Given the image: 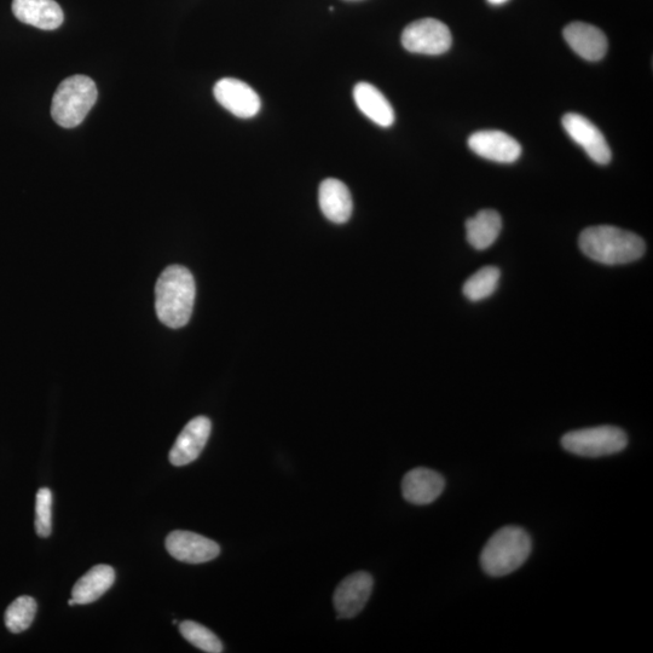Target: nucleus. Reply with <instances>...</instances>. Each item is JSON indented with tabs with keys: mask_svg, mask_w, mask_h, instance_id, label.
<instances>
[{
	"mask_svg": "<svg viewBox=\"0 0 653 653\" xmlns=\"http://www.w3.org/2000/svg\"><path fill=\"white\" fill-rule=\"evenodd\" d=\"M488 2L493 5H501L507 3L508 0H488Z\"/></svg>",
	"mask_w": 653,
	"mask_h": 653,
	"instance_id": "b1692460",
	"label": "nucleus"
},
{
	"mask_svg": "<svg viewBox=\"0 0 653 653\" xmlns=\"http://www.w3.org/2000/svg\"><path fill=\"white\" fill-rule=\"evenodd\" d=\"M213 95L223 108L241 119L256 117L262 106L257 92L239 79L219 80L213 88Z\"/></svg>",
	"mask_w": 653,
	"mask_h": 653,
	"instance_id": "1a4fd4ad",
	"label": "nucleus"
},
{
	"mask_svg": "<svg viewBox=\"0 0 653 653\" xmlns=\"http://www.w3.org/2000/svg\"><path fill=\"white\" fill-rule=\"evenodd\" d=\"M562 123L566 134L585 150L594 163L599 165L610 163L612 155L609 144L592 121L581 114L568 113L564 115Z\"/></svg>",
	"mask_w": 653,
	"mask_h": 653,
	"instance_id": "0eeeda50",
	"label": "nucleus"
},
{
	"mask_svg": "<svg viewBox=\"0 0 653 653\" xmlns=\"http://www.w3.org/2000/svg\"><path fill=\"white\" fill-rule=\"evenodd\" d=\"M502 219L494 210H482L466 222L467 241L478 251L487 250L498 240Z\"/></svg>",
	"mask_w": 653,
	"mask_h": 653,
	"instance_id": "6ab92c4d",
	"label": "nucleus"
},
{
	"mask_svg": "<svg viewBox=\"0 0 653 653\" xmlns=\"http://www.w3.org/2000/svg\"><path fill=\"white\" fill-rule=\"evenodd\" d=\"M319 202L323 215L328 221L337 224L348 222L354 210L349 188L335 178L325 179L321 183Z\"/></svg>",
	"mask_w": 653,
	"mask_h": 653,
	"instance_id": "dca6fc26",
	"label": "nucleus"
},
{
	"mask_svg": "<svg viewBox=\"0 0 653 653\" xmlns=\"http://www.w3.org/2000/svg\"><path fill=\"white\" fill-rule=\"evenodd\" d=\"M13 13L17 20L44 31L59 28L65 15L55 0H14Z\"/></svg>",
	"mask_w": 653,
	"mask_h": 653,
	"instance_id": "2eb2a0df",
	"label": "nucleus"
},
{
	"mask_svg": "<svg viewBox=\"0 0 653 653\" xmlns=\"http://www.w3.org/2000/svg\"><path fill=\"white\" fill-rule=\"evenodd\" d=\"M212 430L211 420L206 416H196L179 433L171 449L169 459L173 466H186L199 458Z\"/></svg>",
	"mask_w": 653,
	"mask_h": 653,
	"instance_id": "f8f14e48",
	"label": "nucleus"
},
{
	"mask_svg": "<svg viewBox=\"0 0 653 653\" xmlns=\"http://www.w3.org/2000/svg\"><path fill=\"white\" fill-rule=\"evenodd\" d=\"M196 286L192 273L181 265H172L160 275L155 286V310L158 319L170 328H182L192 317Z\"/></svg>",
	"mask_w": 653,
	"mask_h": 653,
	"instance_id": "f257e3e1",
	"label": "nucleus"
},
{
	"mask_svg": "<svg viewBox=\"0 0 653 653\" xmlns=\"http://www.w3.org/2000/svg\"><path fill=\"white\" fill-rule=\"evenodd\" d=\"M628 437L620 427L604 425L566 433L562 446L582 458H602L626 449Z\"/></svg>",
	"mask_w": 653,
	"mask_h": 653,
	"instance_id": "39448f33",
	"label": "nucleus"
},
{
	"mask_svg": "<svg viewBox=\"0 0 653 653\" xmlns=\"http://www.w3.org/2000/svg\"><path fill=\"white\" fill-rule=\"evenodd\" d=\"M179 632L183 638L204 652L208 653H221L223 652V644L217 635L210 631V629L201 626V624L193 621H184L179 624Z\"/></svg>",
	"mask_w": 653,
	"mask_h": 653,
	"instance_id": "4be33fe9",
	"label": "nucleus"
},
{
	"mask_svg": "<svg viewBox=\"0 0 653 653\" xmlns=\"http://www.w3.org/2000/svg\"><path fill=\"white\" fill-rule=\"evenodd\" d=\"M68 605L69 606H74V605H77V603H75V600L72 598L71 600H68Z\"/></svg>",
	"mask_w": 653,
	"mask_h": 653,
	"instance_id": "393cba45",
	"label": "nucleus"
},
{
	"mask_svg": "<svg viewBox=\"0 0 653 653\" xmlns=\"http://www.w3.org/2000/svg\"><path fill=\"white\" fill-rule=\"evenodd\" d=\"M468 147L481 158L500 164H512L522 155L518 141L499 130L475 132L468 138Z\"/></svg>",
	"mask_w": 653,
	"mask_h": 653,
	"instance_id": "9b49d317",
	"label": "nucleus"
},
{
	"mask_svg": "<svg viewBox=\"0 0 653 653\" xmlns=\"http://www.w3.org/2000/svg\"><path fill=\"white\" fill-rule=\"evenodd\" d=\"M564 39L582 59L597 62L604 59L609 43L603 31L585 22H572L564 28Z\"/></svg>",
	"mask_w": 653,
	"mask_h": 653,
	"instance_id": "4468645a",
	"label": "nucleus"
},
{
	"mask_svg": "<svg viewBox=\"0 0 653 653\" xmlns=\"http://www.w3.org/2000/svg\"><path fill=\"white\" fill-rule=\"evenodd\" d=\"M37 614V602L28 595L14 600L5 611V626L11 633L19 634L27 631L32 626Z\"/></svg>",
	"mask_w": 653,
	"mask_h": 653,
	"instance_id": "412c9836",
	"label": "nucleus"
},
{
	"mask_svg": "<svg viewBox=\"0 0 653 653\" xmlns=\"http://www.w3.org/2000/svg\"><path fill=\"white\" fill-rule=\"evenodd\" d=\"M500 277L501 273L498 268H482L465 282L462 292L471 302H481V300L493 296L499 286Z\"/></svg>",
	"mask_w": 653,
	"mask_h": 653,
	"instance_id": "aec40b11",
	"label": "nucleus"
},
{
	"mask_svg": "<svg viewBox=\"0 0 653 653\" xmlns=\"http://www.w3.org/2000/svg\"><path fill=\"white\" fill-rule=\"evenodd\" d=\"M97 86L85 75H73L60 84L51 104V117L65 129L83 123L97 101Z\"/></svg>",
	"mask_w": 653,
	"mask_h": 653,
	"instance_id": "20e7f679",
	"label": "nucleus"
},
{
	"mask_svg": "<svg viewBox=\"0 0 653 653\" xmlns=\"http://www.w3.org/2000/svg\"><path fill=\"white\" fill-rule=\"evenodd\" d=\"M52 493L49 488L38 490L36 500V530L43 539L51 535L52 530Z\"/></svg>",
	"mask_w": 653,
	"mask_h": 653,
	"instance_id": "5701e85b",
	"label": "nucleus"
},
{
	"mask_svg": "<svg viewBox=\"0 0 653 653\" xmlns=\"http://www.w3.org/2000/svg\"><path fill=\"white\" fill-rule=\"evenodd\" d=\"M446 488L441 473L419 467L409 471L402 481V494L410 504L429 505L436 501Z\"/></svg>",
	"mask_w": 653,
	"mask_h": 653,
	"instance_id": "ddd939ff",
	"label": "nucleus"
},
{
	"mask_svg": "<svg viewBox=\"0 0 653 653\" xmlns=\"http://www.w3.org/2000/svg\"><path fill=\"white\" fill-rule=\"evenodd\" d=\"M166 550L179 562L202 564L221 554L218 543L192 531L176 530L166 537Z\"/></svg>",
	"mask_w": 653,
	"mask_h": 653,
	"instance_id": "6e6552de",
	"label": "nucleus"
},
{
	"mask_svg": "<svg viewBox=\"0 0 653 653\" xmlns=\"http://www.w3.org/2000/svg\"><path fill=\"white\" fill-rule=\"evenodd\" d=\"M452 33L446 23L423 19L410 23L402 33L403 48L413 54L442 55L452 46Z\"/></svg>",
	"mask_w": 653,
	"mask_h": 653,
	"instance_id": "423d86ee",
	"label": "nucleus"
},
{
	"mask_svg": "<svg viewBox=\"0 0 653 653\" xmlns=\"http://www.w3.org/2000/svg\"><path fill=\"white\" fill-rule=\"evenodd\" d=\"M354 98L358 109L373 123L381 127L394 125V108L374 85L364 82L358 83L354 89Z\"/></svg>",
	"mask_w": 653,
	"mask_h": 653,
	"instance_id": "f3484780",
	"label": "nucleus"
},
{
	"mask_svg": "<svg viewBox=\"0 0 653 653\" xmlns=\"http://www.w3.org/2000/svg\"><path fill=\"white\" fill-rule=\"evenodd\" d=\"M579 245L589 259L604 265L635 262L644 256L646 250L644 240L637 234L611 225H597L583 230Z\"/></svg>",
	"mask_w": 653,
	"mask_h": 653,
	"instance_id": "f03ea898",
	"label": "nucleus"
},
{
	"mask_svg": "<svg viewBox=\"0 0 653 653\" xmlns=\"http://www.w3.org/2000/svg\"><path fill=\"white\" fill-rule=\"evenodd\" d=\"M115 571L109 565H96L79 579L72 589L77 605H88L100 599L114 585Z\"/></svg>",
	"mask_w": 653,
	"mask_h": 653,
	"instance_id": "a211bd4d",
	"label": "nucleus"
},
{
	"mask_svg": "<svg viewBox=\"0 0 653 653\" xmlns=\"http://www.w3.org/2000/svg\"><path fill=\"white\" fill-rule=\"evenodd\" d=\"M374 581L368 572L360 571L346 577L335 589L333 603L339 618H354L371 598Z\"/></svg>",
	"mask_w": 653,
	"mask_h": 653,
	"instance_id": "9d476101",
	"label": "nucleus"
},
{
	"mask_svg": "<svg viewBox=\"0 0 653 653\" xmlns=\"http://www.w3.org/2000/svg\"><path fill=\"white\" fill-rule=\"evenodd\" d=\"M533 542L523 528H502L490 537L481 554V565L485 574L502 577L518 570L530 556Z\"/></svg>",
	"mask_w": 653,
	"mask_h": 653,
	"instance_id": "7ed1b4c3",
	"label": "nucleus"
}]
</instances>
